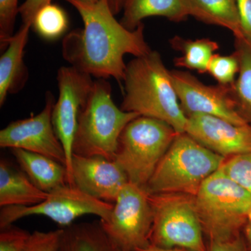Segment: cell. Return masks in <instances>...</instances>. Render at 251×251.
Listing matches in <instances>:
<instances>
[{"mask_svg":"<svg viewBox=\"0 0 251 251\" xmlns=\"http://www.w3.org/2000/svg\"><path fill=\"white\" fill-rule=\"evenodd\" d=\"M65 1L77 10L84 25L63 39V57L72 67L92 77H113L121 83L126 69L125 55L141 57L152 50L145 41L143 23L135 30L126 29L115 18L108 0L94 4Z\"/></svg>","mask_w":251,"mask_h":251,"instance_id":"obj_1","label":"cell"},{"mask_svg":"<svg viewBox=\"0 0 251 251\" xmlns=\"http://www.w3.org/2000/svg\"><path fill=\"white\" fill-rule=\"evenodd\" d=\"M122 110L166 122L178 134L186 133L188 117L180 105L171 73L156 50L126 64Z\"/></svg>","mask_w":251,"mask_h":251,"instance_id":"obj_2","label":"cell"},{"mask_svg":"<svg viewBox=\"0 0 251 251\" xmlns=\"http://www.w3.org/2000/svg\"><path fill=\"white\" fill-rule=\"evenodd\" d=\"M139 116L117 106L112 100L111 85L105 79L94 81L79 115L73 154L115 161L120 135L126 126Z\"/></svg>","mask_w":251,"mask_h":251,"instance_id":"obj_3","label":"cell"},{"mask_svg":"<svg viewBox=\"0 0 251 251\" xmlns=\"http://www.w3.org/2000/svg\"><path fill=\"white\" fill-rule=\"evenodd\" d=\"M225 157L206 148L187 133L176 135L149 181V195L196 196L203 181L215 173Z\"/></svg>","mask_w":251,"mask_h":251,"instance_id":"obj_4","label":"cell"},{"mask_svg":"<svg viewBox=\"0 0 251 251\" xmlns=\"http://www.w3.org/2000/svg\"><path fill=\"white\" fill-rule=\"evenodd\" d=\"M193 200L208 241H227L242 234L251 211V194L221 168L203 181Z\"/></svg>","mask_w":251,"mask_h":251,"instance_id":"obj_5","label":"cell"},{"mask_svg":"<svg viewBox=\"0 0 251 251\" xmlns=\"http://www.w3.org/2000/svg\"><path fill=\"white\" fill-rule=\"evenodd\" d=\"M177 135L166 122L138 117L126 126L120 135L115 161L125 172L129 182L145 190Z\"/></svg>","mask_w":251,"mask_h":251,"instance_id":"obj_6","label":"cell"},{"mask_svg":"<svg viewBox=\"0 0 251 251\" xmlns=\"http://www.w3.org/2000/svg\"><path fill=\"white\" fill-rule=\"evenodd\" d=\"M149 199L153 214L151 245L163 249L207 251L202 225L191 196L153 194L149 195Z\"/></svg>","mask_w":251,"mask_h":251,"instance_id":"obj_7","label":"cell"},{"mask_svg":"<svg viewBox=\"0 0 251 251\" xmlns=\"http://www.w3.org/2000/svg\"><path fill=\"white\" fill-rule=\"evenodd\" d=\"M114 204L89 196L75 186L67 184L49 193L45 201L31 206H3L0 211V228L29 216H44L61 227L74 224L79 217L95 215L106 221Z\"/></svg>","mask_w":251,"mask_h":251,"instance_id":"obj_8","label":"cell"},{"mask_svg":"<svg viewBox=\"0 0 251 251\" xmlns=\"http://www.w3.org/2000/svg\"><path fill=\"white\" fill-rule=\"evenodd\" d=\"M106 221H100L107 234L126 251H137L151 245L153 214L148 193L128 181L122 188Z\"/></svg>","mask_w":251,"mask_h":251,"instance_id":"obj_9","label":"cell"},{"mask_svg":"<svg viewBox=\"0 0 251 251\" xmlns=\"http://www.w3.org/2000/svg\"><path fill=\"white\" fill-rule=\"evenodd\" d=\"M57 80L59 98L52 108V122L65 151L68 184L74 186L72 179L73 144L79 115L88 99L94 81L90 75L72 66L61 67L57 72Z\"/></svg>","mask_w":251,"mask_h":251,"instance_id":"obj_10","label":"cell"},{"mask_svg":"<svg viewBox=\"0 0 251 251\" xmlns=\"http://www.w3.org/2000/svg\"><path fill=\"white\" fill-rule=\"evenodd\" d=\"M54 99L48 92L46 105L40 113L10 123L0 131V147L21 149L49 157L65 166L67 158L60 140L54 131L52 112Z\"/></svg>","mask_w":251,"mask_h":251,"instance_id":"obj_11","label":"cell"},{"mask_svg":"<svg viewBox=\"0 0 251 251\" xmlns=\"http://www.w3.org/2000/svg\"><path fill=\"white\" fill-rule=\"evenodd\" d=\"M180 105L186 116L197 114L220 117L234 125H249L236 108L229 86L204 85L192 74L171 71Z\"/></svg>","mask_w":251,"mask_h":251,"instance_id":"obj_12","label":"cell"},{"mask_svg":"<svg viewBox=\"0 0 251 251\" xmlns=\"http://www.w3.org/2000/svg\"><path fill=\"white\" fill-rule=\"evenodd\" d=\"M186 133L221 156H233L251 151V125H237L213 115L188 117Z\"/></svg>","mask_w":251,"mask_h":251,"instance_id":"obj_13","label":"cell"},{"mask_svg":"<svg viewBox=\"0 0 251 251\" xmlns=\"http://www.w3.org/2000/svg\"><path fill=\"white\" fill-rule=\"evenodd\" d=\"M72 185L107 202H115L122 188L128 182L125 172L115 161L100 156L73 154Z\"/></svg>","mask_w":251,"mask_h":251,"instance_id":"obj_14","label":"cell"},{"mask_svg":"<svg viewBox=\"0 0 251 251\" xmlns=\"http://www.w3.org/2000/svg\"><path fill=\"white\" fill-rule=\"evenodd\" d=\"M30 25L23 24L10 39L7 47L0 58V106H2L9 94L17 93L28 78L24 62L25 48L27 45Z\"/></svg>","mask_w":251,"mask_h":251,"instance_id":"obj_15","label":"cell"},{"mask_svg":"<svg viewBox=\"0 0 251 251\" xmlns=\"http://www.w3.org/2000/svg\"><path fill=\"white\" fill-rule=\"evenodd\" d=\"M12 153L22 171L41 191L49 193L69 184L67 168L58 161L21 149H13Z\"/></svg>","mask_w":251,"mask_h":251,"instance_id":"obj_16","label":"cell"},{"mask_svg":"<svg viewBox=\"0 0 251 251\" xmlns=\"http://www.w3.org/2000/svg\"><path fill=\"white\" fill-rule=\"evenodd\" d=\"M159 16L173 22L186 21L189 16L188 0H125L122 25L135 30L145 18Z\"/></svg>","mask_w":251,"mask_h":251,"instance_id":"obj_17","label":"cell"},{"mask_svg":"<svg viewBox=\"0 0 251 251\" xmlns=\"http://www.w3.org/2000/svg\"><path fill=\"white\" fill-rule=\"evenodd\" d=\"M49 193L31 182L23 171L5 160L0 162V206H31L45 201Z\"/></svg>","mask_w":251,"mask_h":251,"instance_id":"obj_18","label":"cell"},{"mask_svg":"<svg viewBox=\"0 0 251 251\" xmlns=\"http://www.w3.org/2000/svg\"><path fill=\"white\" fill-rule=\"evenodd\" d=\"M58 251H126L110 239L99 221L73 224L62 227Z\"/></svg>","mask_w":251,"mask_h":251,"instance_id":"obj_19","label":"cell"},{"mask_svg":"<svg viewBox=\"0 0 251 251\" xmlns=\"http://www.w3.org/2000/svg\"><path fill=\"white\" fill-rule=\"evenodd\" d=\"M189 16L198 21L229 29L235 38H244L236 0H188Z\"/></svg>","mask_w":251,"mask_h":251,"instance_id":"obj_20","label":"cell"},{"mask_svg":"<svg viewBox=\"0 0 251 251\" xmlns=\"http://www.w3.org/2000/svg\"><path fill=\"white\" fill-rule=\"evenodd\" d=\"M170 44L181 53V57L174 59L175 67L197 71L199 74L207 73L211 59L219 49L216 41L204 38L191 40L176 35L170 39Z\"/></svg>","mask_w":251,"mask_h":251,"instance_id":"obj_21","label":"cell"},{"mask_svg":"<svg viewBox=\"0 0 251 251\" xmlns=\"http://www.w3.org/2000/svg\"><path fill=\"white\" fill-rule=\"evenodd\" d=\"M235 52L239 61L237 80L230 87L237 111L251 124V43L245 38H235Z\"/></svg>","mask_w":251,"mask_h":251,"instance_id":"obj_22","label":"cell"},{"mask_svg":"<svg viewBox=\"0 0 251 251\" xmlns=\"http://www.w3.org/2000/svg\"><path fill=\"white\" fill-rule=\"evenodd\" d=\"M31 27L44 39L54 40L67 31L69 18L60 6L50 3L36 13Z\"/></svg>","mask_w":251,"mask_h":251,"instance_id":"obj_23","label":"cell"},{"mask_svg":"<svg viewBox=\"0 0 251 251\" xmlns=\"http://www.w3.org/2000/svg\"><path fill=\"white\" fill-rule=\"evenodd\" d=\"M239 72V61L234 52L229 55L214 54L209 62L207 73L219 85H232Z\"/></svg>","mask_w":251,"mask_h":251,"instance_id":"obj_24","label":"cell"},{"mask_svg":"<svg viewBox=\"0 0 251 251\" xmlns=\"http://www.w3.org/2000/svg\"><path fill=\"white\" fill-rule=\"evenodd\" d=\"M221 169L251 194V151L231 156L224 161Z\"/></svg>","mask_w":251,"mask_h":251,"instance_id":"obj_25","label":"cell"},{"mask_svg":"<svg viewBox=\"0 0 251 251\" xmlns=\"http://www.w3.org/2000/svg\"><path fill=\"white\" fill-rule=\"evenodd\" d=\"M18 0H0V49L4 50L14 36L16 16L19 14Z\"/></svg>","mask_w":251,"mask_h":251,"instance_id":"obj_26","label":"cell"},{"mask_svg":"<svg viewBox=\"0 0 251 251\" xmlns=\"http://www.w3.org/2000/svg\"><path fill=\"white\" fill-rule=\"evenodd\" d=\"M31 234L10 225L1 228L0 251H26Z\"/></svg>","mask_w":251,"mask_h":251,"instance_id":"obj_27","label":"cell"},{"mask_svg":"<svg viewBox=\"0 0 251 251\" xmlns=\"http://www.w3.org/2000/svg\"><path fill=\"white\" fill-rule=\"evenodd\" d=\"M62 228L50 232L34 231L31 234L26 251H58Z\"/></svg>","mask_w":251,"mask_h":251,"instance_id":"obj_28","label":"cell"},{"mask_svg":"<svg viewBox=\"0 0 251 251\" xmlns=\"http://www.w3.org/2000/svg\"><path fill=\"white\" fill-rule=\"evenodd\" d=\"M207 251H248L242 234L227 241H207Z\"/></svg>","mask_w":251,"mask_h":251,"instance_id":"obj_29","label":"cell"},{"mask_svg":"<svg viewBox=\"0 0 251 251\" xmlns=\"http://www.w3.org/2000/svg\"><path fill=\"white\" fill-rule=\"evenodd\" d=\"M50 3H52V0H25L19 8V14L22 18L23 24L32 25L36 13L43 6Z\"/></svg>","mask_w":251,"mask_h":251,"instance_id":"obj_30","label":"cell"},{"mask_svg":"<svg viewBox=\"0 0 251 251\" xmlns=\"http://www.w3.org/2000/svg\"><path fill=\"white\" fill-rule=\"evenodd\" d=\"M236 1L243 36L251 43V0Z\"/></svg>","mask_w":251,"mask_h":251,"instance_id":"obj_31","label":"cell"},{"mask_svg":"<svg viewBox=\"0 0 251 251\" xmlns=\"http://www.w3.org/2000/svg\"><path fill=\"white\" fill-rule=\"evenodd\" d=\"M243 235L245 239L248 251H251V223L249 222L243 229Z\"/></svg>","mask_w":251,"mask_h":251,"instance_id":"obj_32","label":"cell"},{"mask_svg":"<svg viewBox=\"0 0 251 251\" xmlns=\"http://www.w3.org/2000/svg\"><path fill=\"white\" fill-rule=\"evenodd\" d=\"M110 9L114 14H118L123 10L124 1L125 0H108Z\"/></svg>","mask_w":251,"mask_h":251,"instance_id":"obj_33","label":"cell"},{"mask_svg":"<svg viewBox=\"0 0 251 251\" xmlns=\"http://www.w3.org/2000/svg\"><path fill=\"white\" fill-rule=\"evenodd\" d=\"M137 251H191L187 249H181V248H173V249H163L150 245L145 249H138Z\"/></svg>","mask_w":251,"mask_h":251,"instance_id":"obj_34","label":"cell"},{"mask_svg":"<svg viewBox=\"0 0 251 251\" xmlns=\"http://www.w3.org/2000/svg\"><path fill=\"white\" fill-rule=\"evenodd\" d=\"M78 1H82V2L87 3V4H94L97 2L99 0H78Z\"/></svg>","mask_w":251,"mask_h":251,"instance_id":"obj_35","label":"cell"},{"mask_svg":"<svg viewBox=\"0 0 251 251\" xmlns=\"http://www.w3.org/2000/svg\"><path fill=\"white\" fill-rule=\"evenodd\" d=\"M249 222L251 223V211L250 212V214H249Z\"/></svg>","mask_w":251,"mask_h":251,"instance_id":"obj_36","label":"cell"}]
</instances>
